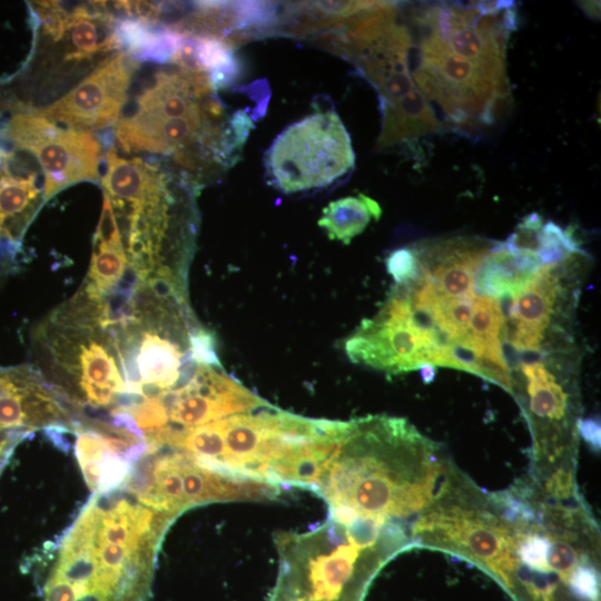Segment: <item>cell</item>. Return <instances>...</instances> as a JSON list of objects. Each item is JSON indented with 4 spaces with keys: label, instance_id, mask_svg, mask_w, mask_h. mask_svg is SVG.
Masks as SVG:
<instances>
[{
    "label": "cell",
    "instance_id": "cell-21",
    "mask_svg": "<svg viewBox=\"0 0 601 601\" xmlns=\"http://www.w3.org/2000/svg\"><path fill=\"white\" fill-rule=\"evenodd\" d=\"M443 128L444 125L418 90L402 104L383 110L382 130L376 147L383 149L407 142Z\"/></svg>",
    "mask_w": 601,
    "mask_h": 601
},
{
    "label": "cell",
    "instance_id": "cell-28",
    "mask_svg": "<svg viewBox=\"0 0 601 601\" xmlns=\"http://www.w3.org/2000/svg\"><path fill=\"white\" fill-rule=\"evenodd\" d=\"M217 342L208 329L200 325L190 335V355L196 364L209 365L220 368V361L217 355Z\"/></svg>",
    "mask_w": 601,
    "mask_h": 601
},
{
    "label": "cell",
    "instance_id": "cell-25",
    "mask_svg": "<svg viewBox=\"0 0 601 601\" xmlns=\"http://www.w3.org/2000/svg\"><path fill=\"white\" fill-rule=\"evenodd\" d=\"M550 549V536L543 533H520L516 535V558L529 569L550 572L548 564V553Z\"/></svg>",
    "mask_w": 601,
    "mask_h": 601
},
{
    "label": "cell",
    "instance_id": "cell-13",
    "mask_svg": "<svg viewBox=\"0 0 601 601\" xmlns=\"http://www.w3.org/2000/svg\"><path fill=\"white\" fill-rule=\"evenodd\" d=\"M138 63L126 51H115L56 101L31 109L69 128L92 131L114 126L127 104Z\"/></svg>",
    "mask_w": 601,
    "mask_h": 601
},
{
    "label": "cell",
    "instance_id": "cell-17",
    "mask_svg": "<svg viewBox=\"0 0 601 601\" xmlns=\"http://www.w3.org/2000/svg\"><path fill=\"white\" fill-rule=\"evenodd\" d=\"M575 255L556 265L541 266L525 288L512 298L504 337L516 351L543 349L553 319L561 311L569 280L566 273Z\"/></svg>",
    "mask_w": 601,
    "mask_h": 601
},
{
    "label": "cell",
    "instance_id": "cell-15",
    "mask_svg": "<svg viewBox=\"0 0 601 601\" xmlns=\"http://www.w3.org/2000/svg\"><path fill=\"white\" fill-rule=\"evenodd\" d=\"M217 368L199 364L188 383L170 392L167 401L169 435L165 447L185 430L269 405Z\"/></svg>",
    "mask_w": 601,
    "mask_h": 601
},
{
    "label": "cell",
    "instance_id": "cell-23",
    "mask_svg": "<svg viewBox=\"0 0 601 601\" xmlns=\"http://www.w3.org/2000/svg\"><path fill=\"white\" fill-rule=\"evenodd\" d=\"M505 331V317L499 300L477 296L470 321L469 337L462 349L475 355L491 348H502L501 339Z\"/></svg>",
    "mask_w": 601,
    "mask_h": 601
},
{
    "label": "cell",
    "instance_id": "cell-8",
    "mask_svg": "<svg viewBox=\"0 0 601 601\" xmlns=\"http://www.w3.org/2000/svg\"><path fill=\"white\" fill-rule=\"evenodd\" d=\"M420 29L417 65L411 73L423 96L457 127L479 128L496 120L510 104L506 71L467 60L433 31Z\"/></svg>",
    "mask_w": 601,
    "mask_h": 601
},
{
    "label": "cell",
    "instance_id": "cell-26",
    "mask_svg": "<svg viewBox=\"0 0 601 601\" xmlns=\"http://www.w3.org/2000/svg\"><path fill=\"white\" fill-rule=\"evenodd\" d=\"M386 270L403 287L414 283L421 274L420 259L413 247H401L393 250L385 259Z\"/></svg>",
    "mask_w": 601,
    "mask_h": 601
},
{
    "label": "cell",
    "instance_id": "cell-10",
    "mask_svg": "<svg viewBox=\"0 0 601 601\" xmlns=\"http://www.w3.org/2000/svg\"><path fill=\"white\" fill-rule=\"evenodd\" d=\"M344 347L352 362L390 374L424 364L452 365L451 348L396 288L373 318L362 322Z\"/></svg>",
    "mask_w": 601,
    "mask_h": 601
},
{
    "label": "cell",
    "instance_id": "cell-16",
    "mask_svg": "<svg viewBox=\"0 0 601 601\" xmlns=\"http://www.w3.org/2000/svg\"><path fill=\"white\" fill-rule=\"evenodd\" d=\"M43 203L36 170L0 146V279L19 265L26 231Z\"/></svg>",
    "mask_w": 601,
    "mask_h": 601
},
{
    "label": "cell",
    "instance_id": "cell-14",
    "mask_svg": "<svg viewBox=\"0 0 601 601\" xmlns=\"http://www.w3.org/2000/svg\"><path fill=\"white\" fill-rule=\"evenodd\" d=\"M67 422L63 404L31 364L0 366V475L19 444Z\"/></svg>",
    "mask_w": 601,
    "mask_h": 601
},
{
    "label": "cell",
    "instance_id": "cell-6",
    "mask_svg": "<svg viewBox=\"0 0 601 601\" xmlns=\"http://www.w3.org/2000/svg\"><path fill=\"white\" fill-rule=\"evenodd\" d=\"M329 423L267 405L185 430L170 449L221 474L282 487Z\"/></svg>",
    "mask_w": 601,
    "mask_h": 601
},
{
    "label": "cell",
    "instance_id": "cell-4",
    "mask_svg": "<svg viewBox=\"0 0 601 601\" xmlns=\"http://www.w3.org/2000/svg\"><path fill=\"white\" fill-rule=\"evenodd\" d=\"M100 183L131 269L142 280L186 284L196 233L197 187L167 162L119 156L111 145Z\"/></svg>",
    "mask_w": 601,
    "mask_h": 601
},
{
    "label": "cell",
    "instance_id": "cell-18",
    "mask_svg": "<svg viewBox=\"0 0 601 601\" xmlns=\"http://www.w3.org/2000/svg\"><path fill=\"white\" fill-rule=\"evenodd\" d=\"M494 245L474 237L420 242L412 246L421 265V274L415 282L442 296L473 294L476 272Z\"/></svg>",
    "mask_w": 601,
    "mask_h": 601
},
{
    "label": "cell",
    "instance_id": "cell-20",
    "mask_svg": "<svg viewBox=\"0 0 601 601\" xmlns=\"http://www.w3.org/2000/svg\"><path fill=\"white\" fill-rule=\"evenodd\" d=\"M551 359L522 362L519 371L525 382L528 408L535 423L560 426L565 421L570 395Z\"/></svg>",
    "mask_w": 601,
    "mask_h": 601
},
{
    "label": "cell",
    "instance_id": "cell-32",
    "mask_svg": "<svg viewBox=\"0 0 601 601\" xmlns=\"http://www.w3.org/2000/svg\"><path fill=\"white\" fill-rule=\"evenodd\" d=\"M420 370L421 377L425 384L432 383L436 376V366L431 364L421 365Z\"/></svg>",
    "mask_w": 601,
    "mask_h": 601
},
{
    "label": "cell",
    "instance_id": "cell-5",
    "mask_svg": "<svg viewBox=\"0 0 601 601\" xmlns=\"http://www.w3.org/2000/svg\"><path fill=\"white\" fill-rule=\"evenodd\" d=\"M31 349V365L63 403L70 421L105 418L126 392L115 333L79 292L33 329Z\"/></svg>",
    "mask_w": 601,
    "mask_h": 601
},
{
    "label": "cell",
    "instance_id": "cell-30",
    "mask_svg": "<svg viewBox=\"0 0 601 601\" xmlns=\"http://www.w3.org/2000/svg\"><path fill=\"white\" fill-rule=\"evenodd\" d=\"M573 489V479L569 469L555 471L545 484L546 492L555 499L568 497Z\"/></svg>",
    "mask_w": 601,
    "mask_h": 601
},
{
    "label": "cell",
    "instance_id": "cell-2",
    "mask_svg": "<svg viewBox=\"0 0 601 601\" xmlns=\"http://www.w3.org/2000/svg\"><path fill=\"white\" fill-rule=\"evenodd\" d=\"M210 75L193 60L159 68L136 97L131 112L115 125V137L128 154L166 157L199 187L233 165L254 119L246 109L230 110Z\"/></svg>",
    "mask_w": 601,
    "mask_h": 601
},
{
    "label": "cell",
    "instance_id": "cell-22",
    "mask_svg": "<svg viewBox=\"0 0 601 601\" xmlns=\"http://www.w3.org/2000/svg\"><path fill=\"white\" fill-rule=\"evenodd\" d=\"M381 206L364 194L331 201L322 213L317 224L327 237L349 244L373 220L380 219Z\"/></svg>",
    "mask_w": 601,
    "mask_h": 601
},
{
    "label": "cell",
    "instance_id": "cell-9",
    "mask_svg": "<svg viewBox=\"0 0 601 601\" xmlns=\"http://www.w3.org/2000/svg\"><path fill=\"white\" fill-rule=\"evenodd\" d=\"M354 165L349 134L334 110L316 111L289 125L265 155L270 183L285 194L325 188Z\"/></svg>",
    "mask_w": 601,
    "mask_h": 601
},
{
    "label": "cell",
    "instance_id": "cell-24",
    "mask_svg": "<svg viewBox=\"0 0 601 601\" xmlns=\"http://www.w3.org/2000/svg\"><path fill=\"white\" fill-rule=\"evenodd\" d=\"M579 253L582 250L570 228L563 229L549 220L539 229L536 255L542 266L560 264Z\"/></svg>",
    "mask_w": 601,
    "mask_h": 601
},
{
    "label": "cell",
    "instance_id": "cell-7",
    "mask_svg": "<svg viewBox=\"0 0 601 601\" xmlns=\"http://www.w3.org/2000/svg\"><path fill=\"white\" fill-rule=\"evenodd\" d=\"M279 566L267 601H362L382 560L361 548L333 516L314 529L275 534Z\"/></svg>",
    "mask_w": 601,
    "mask_h": 601
},
{
    "label": "cell",
    "instance_id": "cell-12",
    "mask_svg": "<svg viewBox=\"0 0 601 601\" xmlns=\"http://www.w3.org/2000/svg\"><path fill=\"white\" fill-rule=\"evenodd\" d=\"M413 534L422 542L482 563L510 583L508 575L518 562L516 535L493 514L457 505L432 510L420 516Z\"/></svg>",
    "mask_w": 601,
    "mask_h": 601
},
{
    "label": "cell",
    "instance_id": "cell-11",
    "mask_svg": "<svg viewBox=\"0 0 601 601\" xmlns=\"http://www.w3.org/2000/svg\"><path fill=\"white\" fill-rule=\"evenodd\" d=\"M2 136L40 165L45 201L72 185L99 179L104 146L92 131L61 127L31 107L19 106L4 122Z\"/></svg>",
    "mask_w": 601,
    "mask_h": 601
},
{
    "label": "cell",
    "instance_id": "cell-3",
    "mask_svg": "<svg viewBox=\"0 0 601 601\" xmlns=\"http://www.w3.org/2000/svg\"><path fill=\"white\" fill-rule=\"evenodd\" d=\"M441 465L434 445L405 418L374 415L347 421L339 447L313 490L329 515L391 522L427 508Z\"/></svg>",
    "mask_w": 601,
    "mask_h": 601
},
{
    "label": "cell",
    "instance_id": "cell-19",
    "mask_svg": "<svg viewBox=\"0 0 601 601\" xmlns=\"http://www.w3.org/2000/svg\"><path fill=\"white\" fill-rule=\"evenodd\" d=\"M541 266L535 252L495 244L476 272L474 289L492 299H512L525 288Z\"/></svg>",
    "mask_w": 601,
    "mask_h": 601
},
{
    "label": "cell",
    "instance_id": "cell-33",
    "mask_svg": "<svg viewBox=\"0 0 601 601\" xmlns=\"http://www.w3.org/2000/svg\"><path fill=\"white\" fill-rule=\"evenodd\" d=\"M579 3L588 14L592 16L593 18L599 19L600 17V2L599 1H581Z\"/></svg>",
    "mask_w": 601,
    "mask_h": 601
},
{
    "label": "cell",
    "instance_id": "cell-31",
    "mask_svg": "<svg viewBox=\"0 0 601 601\" xmlns=\"http://www.w3.org/2000/svg\"><path fill=\"white\" fill-rule=\"evenodd\" d=\"M577 427L581 437L594 451H599L601 445L600 422L595 417L579 418L577 421Z\"/></svg>",
    "mask_w": 601,
    "mask_h": 601
},
{
    "label": "cell",
    "instance_id": "cell-29",
    "mask_svg": "<svg viewBox=\"0 0 601 601\" xmlns=\"http://www.w3.org/2000/svg\"><path fill=\"white\" fill-rule=\"evenodd\" d=\"M550 536L548 564L551 571L565 578L579 562V554L571 543L560 536Z\"/></svg>",
    "mask_w": 601,
    "mask_h": 601
},
{
    "label": "cell",
    "instance_id": "cell-27",
    "mask_svg": "<svg viewBox=\"0 0 601 601\" xmlns=\"http://www.w3.org/2000/svg\"><path fill=\"white\" fill-rule=\"evenodd\" d=\"M573 595L582 601L599 600V575L597 569L587 560L579 561L568 575Z\"/></svg>",
    "mask_w": 601,
    "mask_h": 601
},
{
    "label": "cell",
    "instance_id": "cell-1",
    "mask_svg": "<svg viewBox=\"0 0 601 601\" xmlns=\"http://www.w3.org/2000/svg\"><path fill=\"white\" fill-rule=\"evenodd\" d=\"M175 520L124 485L93 493L65 532L28 560L43 601H149Z\"/></svg>",
    "mask_w": 601,
    "mask_h": 601
}]
</instances>
